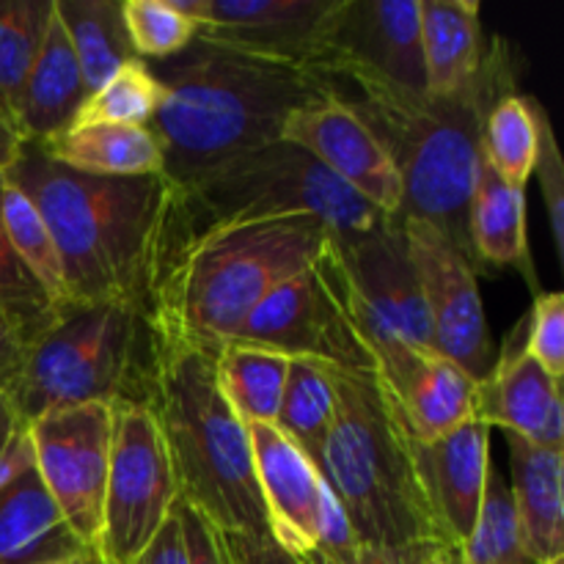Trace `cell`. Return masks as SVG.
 Masks as SVG:
<instances>
[{"mask_svg": "<svg viewBox=\"0 0 564 564\" xmlns=\"http://www.w3.org/2000/svg\"><path fill=\"white\" fill-rule=\"evenodd\" d=\"M328 235L312 218L209 224L171 187L149 253L143 319L154 334L220 350L275 286L317 262Z\"/></svg>", "mask_w": 564, "mask_h": 564, "instance_id": "obj_1", "label": "cell"}, {"mask_svg": "<svg viewBox=\"0 0 564 564\" xmlns=\"http://www.w3.org/2000/svg\"><path fill=\"white\" fill-rule=\"evenodd\" d=\"M328 83L394 163L402 182L397 218L427 220L471 259L468 202L482 163V127L490 108L518 91V61L510 42L490 39L477 75L444 97L358 77Z\"/></svg>", "mask_w": 564, "mask_h": 564, "instance_id": "obj_2", "label": "cell"}, {"mask_svg": "<svg viewBox=\"0 0 564 564\" xmlns=\"http://www.w3.org/2000/svg\"><path fill=\"white\" fill-rule=\"evenodd\" d=\"M147 64L163 83L149 130L163 149V176L176 191L237 154L279 141L297 108L334 91L314 72L198 36L182 53Z\"/></svg>", "mask_w": 564, "mask_h": 564, "instance_id": "obj_3", "label": "cell"}, {"mask_svg": "<svg viewBox=\"0 0 564 564\" xmlns=\"http://www.w3.org/2000/svg\"><path fill=\"white\" fill-rule=\"evenodd\" d=\"M25 193L53 235L66 303L121 301L141 308L165 176H94L55 163L33 143L3 176Z\"/></svg>", "mask_w": 564, "mask_h": 564, "instance_id": "obj_4", "label": "cell"}, {"mask_svg": "<svg viewBox=\"0 0 564 564\" xmlns=\"http://www.w3.org/2000/svg\"><path fill=\"white\" fill-rule=\"evenodd\" d=\"M135 402L152 413L193 512L224 534L270 532L248 427L220 391L213 350L152 330Z\"/></svg>", "mask_w": 564, "mask_h": 564, "instance_id": "obj_5", "label": "cell"}, {"mask_svg": "<svg viewBox=\"0 0 564 564\" xmlns=\"http://www.w3.org/2000/svg\"><path fill=\"white\" fill-rule=\"evenodd\" d=\"M330 369V367H328ZM336 411L317 471L364 545H446L419 485L411 435L375 372L330 369Z\"/></svg>", "mask_w": 564, "mask_h": 564, "instance_id": "obj_6", "label": "cell"}, {"mask_svg": "<svg viewBox=\"0 0 564 564\" xmlns=\"http://www.w3.org/2000/svg\"><path fill=\"white\" fill-rule=\"evenodd\" d=\"M149 352L152 330L138 306L61 303L28 339L22 369L6 394L25 424L75 405L135 402Z\"/></svg>", "mask_w": 564, "mask_h": 564, "instance_id": "obj_7", "label": "cell"}, {"mask_svg": "<svg viewBox=\"0 0 564 564\" xmlns=\"http://www.w3.org/2000/svg\"><path fill=\"white\" fill-rule=\"evenodd\" d=\"M180 196L209 224L312 218L330 235H358L391 218L284 138L226 160Z\"/></svg>", "mask_w": 564, "mask_h": 564, "instance_id": "obj_8", "label": "cell"}, {"mask_svg": "<svg viewBox=\"0 0 564 564\" xmlns=\"http://www.w3.org/2000/svg\"><path fill=\"white\" fill-rule=\"evenodd\" d=\"M328 259L375 367L402 347L433 350L427 306L397 215L358 235H330Z\"/></svg>", "mask_w": 564, "mask_h": 564, "instance_id": "obj_9", "label": "cell"}, {"mask_svg": "<svg viewBox=\"0 0 564 564\" xmlns=\"http://www.w3.org/2000/svg\"><path fill=\"white\" fill-rule=\"evenodd\" d=\"M229 345L262 347L290 361L301 358L341 372H375L372 352L341 303L328 242L317 262L275 286L253 308Z\"/></svg>", "mask_w": 564, "mask_h": 564, "instance_id": "obj_10", "label": "cell"}, {"mask_svg": "<svg viewBox=\"0 0 564 564\" xmlns=\"http://www.w3.org/2000/svg\"><path fill=\"white\" fill-rule=\"evenodd\" d=\"M176 499L174 466L152 413L138 402L116 405L99 554L110 564H130L169 521Z\"/></svg>", "mask_w": 564, "mask_h": 564, "instance_id": "obj_11", "label": "cell"}, {"mask_svg": "<svg viewBox=\"0 0 564 564\" xmlns=\"http://www.w3.org/2000/svg\"><path fill=\"white\" fill-rule=\"evenodd\" d=\"M400 224L427 306L433 350L466 369L479 383L488 378L499 356L490 341L474 262L427 220L400 218Z\"/></svg>", "mask_w": 564, "mask_h": 564, "instance_id": "obj_12", "label": "cell"}, {"mask_svg": "<svg viewBox=\"0 0 564 564\" xmlns=\"http://www.w3.org/2000/svg\"><path fill=\"white\" fill-rule=\"evenodd\" d=\"M113 408L75 405L50 411L28 424L33 466L72 532L97 545L102 529Z\"/></svg>", "mask_w": 564, "mask_h": 564, "instance_id": "obj_13", "label": "cell"}, {"mask_svg": "<svg viewBox=\"0 0 564 564\" xmlns=\"http://www.w3.org/2000/svg\"><path fill=\"white\" fill-rule=\"evenodd\" d=\"M319 77H358L402 91H427L419 0H336L325 28Z\"/></svg>", "mask_w": 564, "mask_h": 564, "instance_id": "obj_14", "label": "cell"}, {"mask_svg": "<svg viewBox=\"0 0 564 564\" xmlns=\"http://www.w3.org/2000/svg\"><path fill=\"white\" fill-rule=\"evenodd\" d=\"M196 36L319 75L336 0H171Z\"/></svg>", "mask_w": 564, "mask_h": 564, "instance_id": "obj_15", "label": "cell"}, {"mask_svg": "<svg viewBox=\"0 0 564 564\" xmlns=\"http://www.w3.org/2000/svg\"><path fill=\"white\" fill-rule=\"evenodd\" d=\"M281 138L314 154L336 180L383 215H400L402 182L394 163L361 116L334 91L297 108L286 119Z\"/></svg>", "mask_w": 564, "mask_h": 564, "instance_id": "obj_16", "label": "cell"}, {"mask_svg": "<svg viewBox=\"0 0 564 564\" xmlns=\"http://www.w3.org/2000/svg\"><path fill=\"white\" fill-rule=\"evenodd\" d=\"M375 375L411 438L435 441L477 422V380L435 350L402 347Z\"/></svg>", "mask_w": 564, "mask_h": 564, "instance_id": "obj_17", "label": "cell"}, {"mask_svg": "<svg viewBox=\"0 0 564 564\" xmlns=\"http://www.w3.org/2000/svg\"><path fill=\"white\" fill-rule=\"evenodd\" d=\"M246 427L270 534L290 554H308L317 549L328 485L312 457L297 449L275 424L248 422Z\"/></svg>", "mask_w": 564, "mask_h": 564, "instance_id": "obj_18", "label": "cell"}, {"mask_svg": "<svg viewBox=\"0 0 564 564\" xmlns=\"http://www.w3.org/2000/svg\"><path fill=\"white\" fill-rule=\"evenodd\" d=\"M419 485L441 540L463 549L479 518L490 477V427L471 422L435 441L411 438Z\"/></svg>", "mask_w": 564, "mask_h": 564, "instance_id": "obj_19", "label": "cell"}, {"mask_svg": "<svg viewBox=\"0 0 564 564\" xmlns=\"http://www.w3.org/2000/svg\"><path fill=\"white\" fill-rule=\"evenodd\" d=\"M477 422L538 446L564 449L562 383L529 356L521 325L496 358L488 378L477 383Z\"/></svg>", "mask_w": 564, "mask_h": 564, "instance_id": "obj_20", "label": "cell"}, {"mask_svg": "<svg viewBox=\"0 0 564 564\" xmlns=\"http://www.w3.org/2000/svg\"><path fill=\"white\" fill-rule=\"evenodd\" d=\"M510 499L532 564L564 560V449L507 435Z\"/></svg>", "mask_w": 564, "mask_h": 564, "instance_id": "obj_21", "label": "cell"}, {"mask_svg": "<svg viewBox=\"0 0 564 564\" xmlns=\"http://www.w3.org/2000/svg\"><path fill=\"white\" fill-rule=\"evenodd\" d=\"M88 99L86 80L80 75L75 53L69 47L58 14H50L42 47L22 83L14 108V130L22 143H42L58 135L80 113Z\"/></svg>", "mask_w": 564, "mask_h": 564, "instance_id": "obj_22", "label": "cell"}, {"mask_svg": "<svg viewBox=\"0 0 564 564\" xmlns=\"http://www.w3.org/2000/svg\"><path fill=\"white\" fill-rule=\"evenodd\" d=\"M83 543L28 466L0 488V564H53L80 554Z\"/></svg>", "mask_w": 564, "mask_h": 564, "instance_id": "obj_23", "label": "cell"}, {"mask_svg": "<svg viewBox=\"0 0 564 564\" xmlns=\"http://www.w3.org/2000/svg\"><path fill=\"white\" fill-rule=\"evenodd\" d=\"M468 248L471 262L490 268H516L538 295V279L529 251L527 187L507 185L488 163H479L468 202Z\"/></svg>", "mask_w": 564, "mask_h": 564, "instance_id": "obj_24", "label": "cell"}, {"mask_svg": "<svg viewBox=\"0 0 564 564\" xmlns=\"http://www.w3.org/2000/svg\"><path fill=\"white\" fill-rule=\"evenodd\" d=\"M479 14L482 6L474 0H419L427 94L457 91L479 72L488 53Z\"/></svg>", "mask_w": 564, "mask_h": 564, "instance_id": "obj_25", "label": "cell"}, {"mask_svg": "<svg viewBox=\"0 0 564 564\" xmlns=\"http://www.w3.org/2000/svg\"><path fill=\"white\" fill-rule=\"evenodd\" d=\"M55 163L94 176H163V149L149 127L80 124L33 143Z\"/></svg>", "mask_w": 564, "mask_h": 564, "instance_id": "obj_26", "label": "cell"}, {"mask_svg": "<svg viewBox=\"0 0 564 564\" xmlns=\"http://www.w3.org/2000/svg\"><path fill=\"white\" fill-rule=\"evenodd\" d=\"M88 94L138 58L121 20V0H53Z\"/></svg>", "mask_w": 564, "mask_h": 564, "instance_id": "obj_27", "label": "cell"}, {"mask_svg": "<svg viewBox=\"0 0 564 564\" xmlns=\"http://www.w3.org/2000/svg\"><path fill=\"white\" fill-rule=\"evenodd\" d=\"M286 372H290V358L262 347L224 345L215 350V375L220 391L246 424H275Z\"/></svg>", "mask_w": 564, "mask_h": 564, "instance_id": "obj_28", "label": "cell"}, {"mask_svg": "<svg viewBox=\"0 0 564 564\" xmlns=\"http://www.w3.org/2000/svg\"><path fill=\"white\" fill-rule=\"evenodd\" d=\"M334 411L336 397L334 383H330V369L323 367V364L292 358L275 427L297 449L306 452L314 460V466H317L325 435H328L330 424H334Z\"/></svg>", "mask_w": 564, "mask_h": 564, "instance_id": "obj_29", "label": "cell"}, {"mask_svg": "<svg viewBox=\"0 0 564 564\" xmlns=\"http://www.w3.org/2000/svg\"><path fill=\"white\" fill-rule=\"evenodd\" d=\"M538 119L534 97L516 91L490 108L482 127V160L507 185L527 187L538 163Z\"/></svg>", "mask_w": 564, "mask_h": 564, "instance_id": "obj_30", "label": "cell"}, {"mask_svg": "<svg viewBox=\"0 0 564 564\" xmlns=\"http://www.w3.org/2000/svg\"><path fill=\"white\" fill-rule=\"evenodd\" d=\"M53 0H0V119L14 127L22 83L36 61Z\"/></svg>", "mask_w": 564, "mask_h": 564, "instance_id": "obj_31", "label": "cell"}, {"mask_svg": "<svg viewBox=\"0 0 564 564\" xmlns=\"http://www.w3.org/2000/svg\"><path fill=\"white\" fill-rule=\"evenodd\" d=\"M0 220H3V231L14 248L17 259L25 264L28 273L36 279V284L47 292L55 306L66 303L64 264H61L53 235H50L39 209L31 204V198L6 180L3 191H0Z\"/></svg>", "mask_w": 564, "mask_h": 564, "instance_id": "obj_32", "label": "cell"}, {"mask_svg": "<svg viewBox=\"0 0 564 564\" xmlns=\"http://www.w3.org/2000/svg\"><path fill=\"white\" fill-rule=\"evenodd\" d=\"M160 102H163V83L154 77L147 61L132 58L97 91L88 94L75 121H80V124L149 127Z\"/></svg>", "mask_w": 564, "mask_h": 564, "instance_id": "obj_33", "label": "cell"}, {"mask_svg": "<svg viewBox=\"0 0 564 564\" xmlns=\"http://www.w3.org/2000/svg\"><path fill=\"white\" fill-rule=\"evenodd\" d=\"M463 564H532L505 479L490 468L479 518L460 549Z\"/></svg>", "mask_w": 564, "mask_h": 564, "instance_id": "obj_34", "label": "cell"}, {"mask_svg": "<svg viewBox=\"0 0 564 564\" xmlns=\"http://www.w3.org/2000/svg\"><path fill=\"white\" fill-rule=\"evenodd\" d=\"M121 20L141 61H163L182 53L198 31L171 0H121Z\"/></svg>", "mask_w": 564, "mask_h": 564, "instance_id": "obj_35", "label": "cell"}, {"mask_svg": "<svg viewBox=\"0 0 564 564\" xmlns=\"http://www.w3.org/2000/svg\"><path fill=\"white\" fill-rule=\"evenodd\" d=\"M0 191H3V180H0ZM55 308L58 306L50 301L47 292L17 259L3 231V220H0V314L11 319L25 339H33L36 330L53 317Z\"/></svg>", "mask_w": 564, "mask_h": 564, "instance_id": "obj_36", "label": "cell"}, {"mask_svg": "<svg viewBox=\"0 0 564 564\" xmlns=\"http://www.w3.org/2000/svg\"><path fill=\"white\" fill-rule=\"evenodd\" d=\"M523 347L529 356L562 383L564 375V295L562 292H538L523 323Z\"/></svg>", "mask_w": 564, "mask_h": 564, "instance_id": "obj_37", "label": "cell"}, {"mask_svg": "<svg viewBox=\"0 0 564 564\" xmlns=\"http://www.w3.org/2000/svg\"><path fill=\"white\" fill-rule=\"evenodd\" d=\"M534 119H538V163H534V174L540 180V191H543L545 209H549V226L551 237H554L556 257L564 259V165L560 147H556L554 127H551L549 113L543 105L534 99Z\"/></svg>", "mask_w": 564, "mask_h": 564, "instance_id": "obj_38", "label": "cell"}, {"mask_svg": "<svg viewBox=\"0 0 564 564\" xmlns=\"http://www.w3.org/2000/svg\"><path fill=\"white\" fill-rule=\"evenodd\" d=\"M31 463L33 449L28 424L22 422L17 408L11 405V397L0 391V488Z\"/></svg>", "mask_w": 564, "mask_h": 564, "instance_id": "obj_39", "label": "cell"}, {"mask_svg": "<svg viewBox=\"0 0 564 564\" xmlns=\"http://www.w3.org/2000/svg\"><path fill=\"white\" fill-rule=\"evenodd\" d=\"M218 534L231 564H301L270 532Z\"/></svg>", "mask_w": 564, "mask_h": 564, "instance_id": "obj_40", "label": "cell"}, {"mask_svg": "<svg viewBox=\"0 0 564 564\" xmlns=\"http://www.w3.org/2000/svg\"><path fill=\"white\" fill-rule=\"evenodd\" d=\"M174 510L182 521V532H185L191 564H229L218 529L209 527V523L204 521L198 512H193L182 499H176Z\"/></svg>", "mask_w": 564, "mask_h": 564, "instance_id": "obj_41", "label": "cell"}, {"mask_svg": "<svg viewBox=\"0 0 564 564\" xmlns=\"http://www.w3.org/2000/svg\"><path fill=\"white\" fill-rule=\"evenodd\" d=\"M435 545H408V549H386V545H364L358 543L350 554L323 556V554H303L297 556L301 564H422L424 556Z\"/></svg>", "mask_w": 564, "mask_h": 564, "instance_id": "obj_42", "label": "cell"}, {"mask_svg": "<svg viewBox=\"0 0 564 564\" xmlns=\"http://www.w3.org/2000/svg\"><path fill=\"white\" fill-rule=\"evenodd\" d=\"M130 564H191L185 532H182V521L176 516V510L171 512L169 521L160 527V532L149 540L147 549Z\"/></svg>", "mask_w": 564, "mask_h": 564, "instance_id": "obj_43", "label": "cell"}, {"mask_svg": "<svg viewBox=\"0 0 564 564\" xmlns=\"http://www.w3.org/2000/svg\"><path fill=\"white\" fill-rule=\"evenodd\" d=\"M25 345L28 339L20 334V328L0 314V391H9L14 386L22 358H25Z\"/></svg>", "mask_w": 564, "mask_h": 564, "instance_id": "obj_44", "label": "cell"}, {"mask_svg": "<svg viewBox=\"0 0 564 564\" xmlns=\"http://www.w3.org/2000/svg\"><path fill=\"white\" fill-rule=\"evenodd\" d=\"M22 152V138L17 135L14 127L6 119H0V180L6 176V171L14 165V160Z\"/></svg>", "mask_w": 564, "mask_h": 564, "instance_id": "obj_45", "label": "cell"}, {"mask_svg": "<svg viewBox=\"0 0 564 564\" xmlns=\"http://www.w3.org/2000/svg\"><path fill=\"white\" fill-rule=\"evenodd\" d=\"M422 564H463L460 562V549H452V545H435Z\"/></svg>", "mask_w": 564, "mask_h": 564, "instance_id": "obj_46", "label": "cell"}, {"mask_svg": "<svg viewBox=\"0 0 564 564\" xmlns=\"http://www.w3.org/2000/svg\"><path fill=\"white\" fill-rule=\"evenodd\" d=\"M53 564H110L105 560L102 554H99L97 545H91V549H83L80 554L69 556V560H61V562H53Z\"/></svg>", "mask_w": 564, "mask_h": 564, "instance_id": "obj_47", "label": "cell"}, {"mask_svg": "<svg viewBox=\"0 0 564 564\" xmlns=\"http://www.w3.org/2000/svg\"><path fill=\"white\" fill-rule=\"evenodd\" d=\"M554 564H564V560H560V562H554Z\"/></svg>", "mask_w": 564, "mask_h": 564, "instance_id": "obj_48", "label": "cell"}, {"mask_svg": "<svg viewBox=\"0 0 564 564\" xmlns=\"http://www.w3.org/2000/svg\"><path fill=\"white\" fill-rule=\"evenodd\" d=\"M226 560H229V556H226ZM229 564H231V562H229Z\"/></svg>", "mask_w": 564, "mask_h": 564, "instance_id": "obj_49", "label": "cell"}]
</instances>
